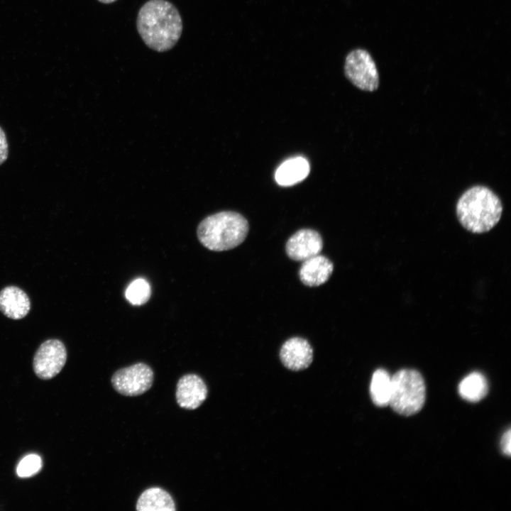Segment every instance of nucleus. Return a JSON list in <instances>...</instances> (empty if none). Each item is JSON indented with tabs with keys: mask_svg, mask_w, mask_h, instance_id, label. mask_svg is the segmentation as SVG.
<instances>
[{
	"mask_svg": "<svg viewBox=\"0 0 511 511\" xmlns=\"http://www.w3.org/2000/svg\"><path fill=\"white\" fill-rule=\"evenodd\" d=\"M138 32L144 43L157 52L172 49L180 39L182 21L176 7L166 0H149L140 9Z\"/></svg>",
	"mask_w": 511,
	"mask_h": 511,
	"instance_id": "1",
	"label": "nucleus"
},
{
	"mask_svg": "<svg viewBox=\"0 0 511 511\" xmlns=\"http://www.w3.org/2000/svg\"><path fill=\"white\" fill-rule=\"evenodd\" d=\"M456 213L458 221L467 231L481 233L491 230L500 221L502 204L490 188L476 185L459 197Z\"/></svg>",
	"mask_w": 511,
	"mask_h": 511,
	"instance_id": "2",
	"label": "nucleus"
},
{
	"mask_svg": "<svg viewBox=\"0 0 511 511\" xmlns=\"http://www.w3.org/2000/svg\"><path fill=\"white\" fill-rule=\"evenodd\" d=\"M249 231L247 219L232 211H220L204 218L198 225L197 238L213 251L231 250L246 239Z\"/></svg>",
	"mask_w": 511,
	"mask_h": 511,
	"instance_id": "3",
	"label": "nucleus"
},
{
	"mask_svg": "<svg viewBox=\"0 0 511 511\" xmlns=\"http://www.w3.org/2000/svg\"><path fill=\"white\" fill-rule=\"evenodd\" d=\"M426 397L422 375L412 369H401L391 378L389 405L397 413L410 416L419 412Z\"/></svg>",
	"mask_w": 511,
	"mask_h": 511,
	"instance_id": "4",
	"label": "nucleus"
},
{
	"mask_svg": "<svg viewBox=\"0 0 511 511\" xmlns=\"http://www.w3.org/2000/svg\"><path fill=\"white\" fill-rule=\"evenodd\" d=\"M344 74L358 89L373 92L379 86V75L375 61L366 50L357 48L346 57Z\"/></svg>",
	"mask_w": 511,
	"mask_h": 511,
	"instance_id": "5",
	"label": "nucleus"
},
{
	"mask_svg": "<svg viewBox=\"0 0 511 511\" xmlns=\"http://www.w3.org/2000/svg\"><path fill=\"white\" fill-rule=\"evenodd\" d=\"M153 382V371L145 363H138L116 371L111 378L114 388L125 396H137L148 390Z\"/></svg>",
	"mask_w": 511,
	"mask_h": 511,
	"instance_id": "6",
	"label": "nucleus"
},
{
	"mask_svg": "<svg viewBox=\"0 0 511 511\" xmlns=\"http://www.w3.org/2000/svg\"><path fill=\"white\" fill-rule=\"evenodd\" d=\"M67 361V350L64 344L57 339L44 341L36 351L33 358V370L43 380L56 376Z\"/></svg>",
	"mask_w": 511,
	"mask_h": 511,
	"instance_id": "7",
	"label": "nucleus"
},
{
	"mask_svg": "<svg viewBox=\"0 0 511 511\" xmlns=\"http://www.w3.org/2000/svg\"><path fill=\"white\" fill-rule=\"evenodd\" d=\"M322 248L321 235L310 229H303L295 232L285 246L287 256L293 260L302 262L319 254Z\"/></svg>",
	"mask_w": 511,
	"mask_h": 511,
	"instance_id": "8",
	"label": "nucleus"
},
{
	"mask_svg": "<svg viewBox=\"0 0 511 511\" xmlns=\"http://www.w3.org/2000/svg\"><path fill=\"white\" fill-rule=\"evenodd\" d=\"M175 395L180 407L195 410L206 400L207 388L199 375L186 374L179 379Z\"/></svg>",
	"mask_w": 511,
	"mask_h": 511,
	"instance_id": "9",
	"label": "nucleus"
},
{
	"mask_svg": "<svg viewBox=\"0 0 511 511\" xmlns=\"http://www.w3.org/2000/svg\"><path fill=\"white\" fill-rule=\"evenodd\" d=\"M280 358L287 368L298 371L310 366L313 360V350L306 339L293 337L282 344Z\"/></svg>",
	"mask_w": 511,
	"mask_h": 511,
	"instance_id": "10",
	"label": "nucleus"
},
{
	"mask_svg": "<svg viewBox=\"0 0 511 511\" xmlns=\"http://www.w3.org/2000/svg\"><path fill=\"white\" fill-rule=\"evenodd\" d=\"M333 270L332 262L326 256L318 254L302 261L299 276L304 285L317 287L328 281Z\"/></svg>",
	"mask_w": 511,
	"mask_h": 511,
	"instance_id": "11",
	"label": "nucleus"
},
{
	"mask_svg": "<svg viewBox=\"0 0 511 511\" xmlns=\"http://www.w3.org/2000/svg\"><path fill=\"white\" fill-rule=\"evenodd\" d=\"M31 309L28 295L16 286H8L0 291V311L12 319L25 317Z\"/></svg>",
	"mask_w": 511,
	"mask_h": 511,
	"instance_id": "12",
	"label": "nucleus"
},
{
	"mask_svg": "<svg viewBox=\"0 0 511 511\" xmlns=\"http://www.w3.org/2000/svg\"><path fill=\"white\" fill-rule=\"evenodd\" d=\"M309 164L304 158L287 159L277 169L275 178L281 186H291L304 180L309 172Z\"/></svg>",
	"mask_w": 511,
	"mask_h": 511,
	"instance_id": "13",
	"label": "nucleus"
},
{
	"mask_svg": "<svg viewBox=\"0 0 511 511\" xmlns=\"http://www.w3.org/2000/svg\"><path fill=\"white\" fill-rule=\"evenodd\" d=\"M138 511H175V502L164 489L153 487L144 490L139 496L136 507Z\"/></svg>",
	"mask_w": 511,
	"mask_h": 511,
	"instance_id": "14",
	"label": "nucleus"
},
{
	"mask_svg": "<svg viewBox=\"0 0 511 511\" xmlns=\"http://www.w3.org/2000/svg\"><path fill=\"white\" fill-rule=\"evenodd\" d=\"M488 385L483 375L473 372L465 377L458 385V392L468 402H478L488 393Z\"/></svg>",
	"mask_w": 511,
	"mask_h": 511,
	"instance_id": "15",
	"label": "nucleus"
},
{
	"mask_svg": "<svg viewBox=\"0 0 511 511\" xmlns=\"http://www.w3.org/2000/svg\"><path fill=\"white\" fill-rule=\"evenodd\" d=\"M370 393L373 403L378 407L389 405L391 393V378L384 369L376 370L371 379Z\"/></svg>",
	"mask_w": 511,
	"mask_h": 511,
	"instance_id": "16",
	"label": "nucleus"
},
{
	"mask_svg": "<svg viewBox=\"0 0 511 511\" xmlns=\"http://www.w3.org/2000/svg\"><path fill=\"white\" fill-rule=\"evenodd\" d=\"M151 294L148 282L143 278L132 281L125 292L126 300L133 305H141L147 302Z\"/></svg>",
	"mask_w": 511,
	"mask_h": 511,
	"instance_id": "17",
	"label": "nucleus"
},
{
	"mask_svg": "<svg viewBox=\"0 0 511 511\" xmlns=\"http://www.w3.org/2000/svg\"><path fill=\"white\" fill-rule=\"evenodd\" d=\"M41 457L35 454L24 456L16 467V473L20 478H28L37 474L41 469Z\"/></svg>",
	"mask_w": 511,
	"mask_h": 511,
	"instance_id": "18",
	"label": "nucleus"
},
{
	"mask_svg": "<svg viewBox=\"0 0 511 511\" xmlns=\"http://www.w3.org/2000/svg\"><path fill=\"white\" fill-rule=\"evenodd\" d=\"M9 155V145L4 131L0 126V165L4 163Z\"/></svg>",
	"mask_w": 511,
	"mask_h": 511,
	"instance_id": "19",
	"label": "nucleus"
},
{
	"mask_svg": "<svg viewBox=\"0 0 511 511\" xmlns=\"http://www.w3.org/2000/svg\"><path fill=\"white\" fill-rule=\"evenodd\" d=\"M511 432L509 429L502 436L501 441H500V446L501 449L504 454H505L507 456H510L511 454Z\"/></svg>",
	"mask_w": 511,
	"mask_h": 511,
	"instance_id": "20",
	"label": "nucleus"
},
{
	"mask_svg": "<svg viewBox=\"0 0 511 511\" xmlns=\"http://www.w3.org/2000/svg\"><path fill=\"white\" fill-rule=\"evenodd\" d=\"M98 1L103 4H111V3L116 1V0H98Z\"/></svg>",
	"mask_w": 511,
	"mask_h": 511,
	"instance_id": "21",
	"label": "nucleus"
}]
</instances>
